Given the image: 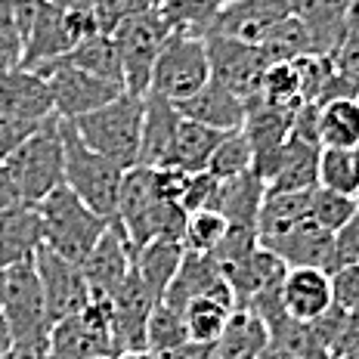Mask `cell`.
I'll return each instance as SVG.
<instances>
[{
    "label": "cell",
    "instance_id": "cell-1",
    "mask_svg": "<svg viewBox=\"0 0 359 359\" xmlns=\"http://www.w3.org/2000/svg\"><path fill=\"white\" fill-rule=\"evenodd\" d=\"M0 276H4L0 316H4L6 332H10L13 359H47L53 319H50L47 304H43L34 260L6 266Z\"/></svg>",
    "mask_w": 359,
    "mask_h": 359
},
{
    "label": "cell",
    "instance_id": "cell-2",
    "mask_svg": "<svg viewBox=\"0 0 359 359\" xmlns=\"http://www.w3.org/2000/svg\"><path fill=\"white\" fill-rule=\"evenodd\" d=\"M115 220L127 233L130 248H143L152 238H183L186 211L177 201L158 196L152 183V168H133L124 170L121 186H118V205Z\"/></svg>",
    "mask_w": 359,
    "mask_h": 359
},
{
    "label": "cell",
    "instance_id": "cell-3",
    "mask_svg": "<svg viewBox=\"0 0 359 359\" xmlns=\"http://www.w3.org/2000/svg\"><path fill=\"white\" fill-rule=\"evenodd\" d=\"M59 121H62V118L53 111L37 130H32L16 149H10V152L0 158L19 192V201L37 205L47 192H53L56 186L62 183L65 149H62Z\"/></svg>",
    "mask_w": 359,
    "mask_h": 359
},
{
    "label": "cell",
    "instance_id": "cell-4",
    "mask_svg": "<svg viewBox=\"0 0 359 359\" xmlns=\"http://www.w3.org/2000/svg\"><path fill=\"white\" fill-rule=\"evenodd\" d=\"M37 214H41L43 248L72 264H81L109 226V217L87 208L65 183H59L53 192L37 201Z\"/></svg>",
    "mask_w": 359,
    "mask_h": 359
},
{
    "label": "cell",
    "instance_id": "cell-5",
    "mask_svg": "<svg viewBox=\"0 0 359 359\" xmlns=\"http://www.w3.org/2000/svg\"><path fill=\"white\" fill-rule=\"evenodd\" d=\"M74 130L93 152L106 155L118 168H133L140 152V130H143V96L121 93L106 106L72 118Z\"/></svg>",
    "mask_w": 359,
    "mask_h": 359
},
{
    "label": "cell",
    "instance_id": "cell-6",
    "mask_svg": "<svg viewBox=\"0 0 359 359\" xmlns=\"http://www.w3.org/2000/svg\"><path fill=\"white\" fill-rule=\"evenodd\" d=\"M59 130H62V149H65L62 183L69 186L87 208H93L96 214L111 220V217H115L118 186H121L124 168H118L106 155L93 152V149L78 137V130H74V124L69 118L59 121Z\"/></svg>",
    "mask_w": 359,
    "mask_h": 359
},
{
    "label": "cell",
    "instance_id": "cell-7",
    "mask_svg": "<svg viewBox=\"0 0 359 359\" xmlns=\"http://www.w3.org/2000/svg\"><path fill=\"white\" fill-rule=\"evenodd\" d=\"M53 115L50 84L34 69L0 72V158Z\"/></svg>",
    "mask_w": 359,
    "mask_h": 359
},
{
    "label": "cell",
    "instance_id": "cell-8",
    "mask_svg": "<svg viewBox=\"0 0 359 359\" xmlns=\"http://www.w3.org/2000/svg\"><path fill=\"white\" fill-rule=\"evenodd\" d=\"M208 78H211V62H208L205 37L189 32H170L155 56L149 93L168 102H183L198 87H205Z\"/></svg>",
    "mask_w": 359,
    "mask_h": 359
},
{
    "label": "cell",
    "instance_id": "cell-9",
    "mask_svg": "<svg viewBox=\"0 0 359 359\" xmlns=\"http://www.w3.org/2000/svg\"><path fill=\"white\" fill-rule=\"evenodd\" d=\"M93 32L96 28H93V16H90V6L59 10V6L43 0L32 19V28H28L19 69H37L43 62H53V59L69 53L81 37Z\"/></svg>",
    "mask_w": 359,
    "mask_h": 359
},
{
    "label": "cell",
    "instance_id": "cell-10",
    "mask_svg": "<svg viewBox=\"0 0 359 359\" xmlns=\"http://www.w3.org/2000/svg\"><path fill=\"white\" fill-rule=\"evenodd\" d=\"M170 34V28L164 25L155 6H146L137 16L118 25V32L111 34L121 59V74H124V90L127 93L146 96L149 93V78H152V65L158 56L164 37Z\"/></svg>",
    "mask_w": 359,
    "mask_h": 359
},
{
    "label": "cell",
    "instance_id": "cell-11",
    "mask_svg": "<svg viewBox=\"0 0 359 359\" xmlns=\"http://www.w3.org/2000/svg\"><path fill=\"white\" fill-rule=\"evenodd\" d=\"M111 301L93 297L81 313L53 323L47 359H93L111 356Z\"/></svg>",
    "mask_w": 359,
    "mask_h": 359
},
{
    "label": "cell",
    "instance_id": "cell-12",
    "mask_svg": "<svg viewBox=\"0 0 359 359\" xmlns=\"http://www.w3.org/2000/svg\"><path fill=\"white\" fill-rule=\"evenodd\" d=\"M34 72H41L50 84V96H53V111L59 118H78L87 111L106 106L109 100H115L121 93V84H111L106 78H96L84 69H74V65L53 59V62L37 65Z\"/></svg>",
    "mask_w": 359,
    "mask_h": 359
},
{
    "label": "cell",
    "instance_id": "cell-13",
    "mask_svg": "<svg viewBox=\"0 0 359 359\" xmlns=\"http://www.w3.org/2000/svg\"><path fill=\"white\" fill-rule=\"evenodd\" d=\"M208 43V62H211V78L226 84L233 93L242 96L245 109L260 106V81L266 72V59L257 47L233 37L205 34Z\"/></svg>",
    "mask_w": 359,
    "mask_h": 359
},
{
    "label": "cell",
    "instance_id": "cell-14",
    "mask_svg": "<svg viewBox=\"0 0 359 359\" xmlns=\"http://www.w3.org/2000/svg\"><path fill=\"white\" fill-rule=\"evenodd\" d=\"M34 269L37 279H41L43 304H47V313L53 323L72 316V313H81L93 301L84 273H81V264H72V260L59 257V254L41 245L34 254Z\"/></svg>",
    "mask_w": 359,
    "mask_h": 359
},
{
    "label": "cell",
    "instance_id": "cell-15",
    "mask_svg": "<svg viewBox=\"0 0 359 359\" xmlns=\"http://www.w3.org/2000/svg\"><path fill=\"white\" fill-rule=\"evenodd\" d=\"M130 266H133V248L127 242V233L121 229V223L111 217L106 233L100 236V242L81 260V273H84V279L90 285V294L111 297L127 279Z\"/></svg>",
    "mask_w": 359,
    "mask_h": 359
},
{
    "label": "cell",
    "instance_id": "cell-16",
    "mask_svg": "<svg viewBox=\"0 0 359 359\" xmlns=\"http://www.w3.org/2000/svg\"><path fill=\"white\" fill-rule=\"evenodd\" d=\"M285 16H291L288 0H236V4L217 6L205 34L233 37V41L260 47V41L269 34V28Z\"/></svg>",
    "mask_w": 359,
    "mask_h": 359
},
{
    "label": "cell",
    "instance_id": "cell-17",
    "mask_svg": "<svg viewBox=\"0 0 359 359\" xmlns=\"http://www.w3.org/2000/svg\"><path fill=\"white\" fill-rule=\"evenodd\" d=\"M196 297H214V301H220L226 306H236L233 288H229L220 264H217L211 254L183 251V260H180L174 279H170L168 291H164V301L170 306H177V310H183Z\"/></svg>",
    "mask_w": 359,
    "mask_h": 359
},
{
    "label": "cell",
    "instance_id": "cell-18",
    "mask_svg": "<svg viewBox=\"0 0 359 359\" xmlns=\"http://www.w3.org/2000/svg\"><path fill=\"white\" fill-rule=\"evenodd\" d=\"M282 310L297 323H313L334 306L332 276L323 266H288L279 285Z\"/></svg>",
    "mask_w": 359,
    "mask_h": 359
},
{
    "label": "cell",
    "instance_id": "cell-19",
    "mask_svg": "<svg viewBox=\"0 0 359 359\" xmlns=\"http://www.w3.org/2000/svg\"><path fill=\"white\" fill-rule=\"evenodd\" d=\"M220 269H223V276H226L229 288H233L236 306H248L251 301H257L260 294L279 288L282 285V276H285L288 266L282 264V260L276 257L269 248L257 245V248H254L251 254H245L242 260L226 264Z\"/></svg>",
    "mask_w": 359,
    "mask_h": 359
},
{
    "label": "cell",
    "instance_id": "cell-20",
    "mask_svg": "<svg viewBox=\"0 0 359 359\" xmlns=\"http://www.w3.org/2000/svg\"><path fill=\"white\" fill-rule=\"evenodd\" d=\"M174 106L183 118L208 124L214 130H238L245 124V115H248L242 96L214 78H208L205 87H198L192 96H186L183 102H174Z\"/></svg>",
    "mask_w": 359,
    "mask_h": 359
},
{
    "label": "cell",
    "instance_id": "cell-21",
    "mask_svg": "<svg viewBox=\"0 0 359 359\" xmlns=\"http://www.w3.org/2000/svg\"><path fill=\"white\" fill-rule=\"evenodd\" d=\"M180 111L174 102L161 100L155 93L143 96V130H140V168H161L170 158V146H174V133L180 124Z\"/></svg>",
    "mask_w": 359,
    "mask_h": 359
},
{
    "label": "cell",
    "instance_id": "cell-22",
    "mask_svg": "<svg viewBox=\"0 0 359 359\" xmlns=\"http://www.w3.org/2000/svg\"><path fill=\"white\" fill-rule=\"evenodd\" d=\"M41 245H43V229L37 205L19 201V205L0 211V269L34 260Z\"/></svg>",
    "mask_w": 359,
    "mask_h": 359
},
{
    "label": "cell",
    "instance_id": "cell-23",
    "mask_svg": "<svg viewBox=\"0 0 359 359\" xmlns=\"http://www.w3.org/2000/svg\"><path fill=\"white\" fill-rule=\"evenodd\" d=\"M288 10L306 28L313 53L332 56L347 37V28H344L347 0H288Z\"/></svg>",
    "mask_w": 359,
    "mask_h": 359
},
{
    "label": "cell",
    "instance_id": "cell-24",
    "mask_svg": "<svg viewBox=\"0 0 359 359\" xmlns=\"http://www.w3.org/2000/svg\"><path fill=\"white\" fill-rule=\"evenodd\" d=\"M332 236L328 229H323L319 223H313L310 217H304L301 223L282 233L279 238L266 242L264 248H269L285 266H323L328 264L332 254Z\"/></svg>",
    "mask_w": 359,
    "mask_h": 359
},
{
    "label": "cell",
    "instance_id": "cell-25",
    "mask_svg": "<svg viewBox=\"0 0 359 359\" xmlns=\"http://www.w3.org/2000/svg\"><path fill=\"white\" fill-rule=\"evenodd\" d=\"M266 347H269V328L248 306H233L220 338L214 341V350L220 359H257Z\"/></svg>",
    "mask_w": 359,
    "mask_h": 359
},
{
    "label": "cell",
    "instance_id": "cell-26",
    "mask_svg": "<svg viewBox=\"0 0 359 359\" xmlns=\"http://www.w3.org/2000/svg\"><path fill=\"white\" fill-rule=\"evenodd\" d=\"M319 143L291 137L279 155L273 177L266 180V192H301V189H316V168H319Z\"/></svg>",
    "mask_w": 359,
    "mask_h": 359
},
{
    "label": "cell",
    "instance_id": "cell-27",
    "mask_svg": "<svg viewBox=\"0 0 359 359\" xmlns=\"http://www.w3.org/2000/svg\"><path fill=\"white\" fill-rule=\"evenodd\" d=\"M264 198H266V183L254 174V170H245V174H238V177L220 180L211 208L226 217V223L257 226V214H260Z\"/></svg>",
    "mask_w": 359,
    "mask_h": 359
},
{
    "label": "cell",
    "instance_id": "cell-28",
    "mask_svg": "<svg viewBox=\"0 0 359 359\" xmlns=\"http://www.w3.org/2000/svg\"><path fill=\"white\" fill-rule=\"evenodd\" d=\"M183 251L186 248L180 238H152L143 248L133 251V269H137V276L143 279V285L152 291L155 301L164 297L180 260H183Z\"/></svg>",
    "mask_w": 359,
    "mask_h": 359
},
{
    "label": "cell",
    "instance_id": "cell-29",
    "mask_svg": "<svg viewBox=\"0 0 359 359\" xmlns=\"http://www.w3.org/2000/svg\"><path fill=\"white\" fill-rule=\"evenodd\" d=\"M310 198L313 189H301V192H266L264 205L257 214V238L260 245L273 242L282 233H288L294 223H301L310 214Z\"/></svg>",
    "mask_w": 359,
    "mask_h": 359
},
{
    "label": "cell",
    "instance_id": "cell-30",
    "mask_svg": "<svg viewBox=\"0 0 359 359\" xmlns=\"http://www.w3.org/2000/svg\"><path fill=\"white\" fill-rule=\"evenodd\" d=\"M223 133H226V130H214V127H208V124L189 121V118H180L168 164H174V168L186 170V174L205 170L208 168V158H211L214 146L220 143Z\"/></svg>",
    "mask_w": 359,
    "mask_h": 359
},
{
    "label": "cell",
    "instance_id": "cell-31",
    "mask_svg": "<svg viewBox=\"0 0 359 359\" xmlns=\"http://www.w3.org/2000/svg\"><path fill=\"white\" fill-rule=\"evenodd\" d=\"M62 62L74 65V69H84L96 78H106L111 84H121L124 87V74H121V59H118V50H115V41L109 34H87L81 37L78 43L69 50L65 56H59Z\"/></svg>",
    "mask_w": 359,
    "mask_h": 359
},
{
    "label": "cell",
    "instance_id": "cell-32",
    "mask_svg": "<svg viewBox=\"0 0 359 359\" xmlns=\"http://www.w3.org/2000/svg\"><path fill=\"white\" fill-rule=\"evenodd\" d=\"M319 146H359V96H338L319 106Z\"/></svg>",
    "mask_w": 359,
    "mask_h": 359
},
{
    "label": "cell",
    "instance_id": "cell-33",
    "mask_svg": "<svg viewBox=\"0 0 359 359\" xmlns=\"http://www.w3.org/2000/svg\"><path fill=\"white\" fill-rule=\"evenodd\" d=\"M316 183L323 189H334L344 196H353L359 189V155L356 146H323L319 149V168H316Z\"/></svg>",
    "mask_w": 359,
    "mask_h": 359
},
{
    "label": "cell",
    "instance_id": "cell-34",
    "mask_svg": "<svg viewBox=\"0 0 359 359\" xmlns=\"http://www.w3.org/2000/svg\"><path fill=\"white\" fill-rule=\"evenodd\" d=\"M189 341V332H186V319L183 310L170 306L168 301H155L152 310H149L146 319V350L152 353H161V350L180 347V344Z\"/></svg>",
    "mask_w": 359,
    "mask_h": 359
},
{
    "label": "cell",
    "instance_id": "cell-35",
    "mask_svg": "<svg viewBox=\"0 0 359 359\" xmlns=\"http://www.w3.org/2000/svg\"><path fill=\"white\" fill-rule=\"evenodd\" d=\"M260 53L266 62H294L297 56L313 53L310 50V34L294 16H285L269 28V34L260 41Z\"/></svg>",
    "mask_w": 359,
    "mask_h": 359
},
{
    "label": "cell",
    "instance_id": "cell-36",
    "mask_svg": "<svg viewBox=\"0 0 359 359\" xmlns=\"http://www.w3.org/2000/svg\"><path fill=\"white\" fill-rule=\"evenodd\" d=\"M254 164V155H251V143L248 137L238 130H226L220 137V143L214 146L211 158H208V174H214L217 180H229V177H238L245 170H251Z\"/></svg>",
    "mask_w": 359,
    "mask_h": 359
},
{
    "label": "cell",
    "instance_id": "cell-37",
    "mask_svg": "<svg viewBox=\"0 0 359 359\" xmlns=\"http://www.w3.org/2000/svg\"><path fill=\"white\" fill-rule=\"evenodd\" d=\"M155 10H158V16L170 32H189L205 37L217 13V4L214 0H161Z\"/></svg>",
    "mask_w": 359,
    "mask_h": 359
},
{
    "label": "cell",
    "instance_id": "cell-38",
    "mask_svg": "<svg viewBox=\"0 0 359 359\" xmlns=\"http://www.w3.org/2000/svg\"><path fill=\"white\" fill-rule=\"evenodd\" d=\"M233 306L214 301V297H196L183 306V319H186V332H189V341H201V344H214L220 338L223 325H226V316Z\"/></svg>",
    "mask_w": 359,
    "mask_h": 359
},
{
    "label": "cell",
    "instance_id": "cell-39",
    "mask_svg": "<svg viewBox=\"0 0 359 359\" xmlns=\"http://www.w3.org/2000/svg\"><path fill=\"white\" fill-rule=\"evenodd\" d=\"M260 102L276 109H297L301 106V78L294 62H269L260 81Z\"/></svg>",
    "mask_w": 359,
    "mask_h": 359
},
{
    "label": "cell",
    "instance_id": "cell-40",
    "mask_svg": "<svg viewBox=\"0 0 359 359\" xmlns=\"http://www.w3.org/2000/svg\"><path fill=\"white\" fill-rule=\"evenodd\" d=\"M226 217L214 208H201V211L186 214V226H183V248L196 251V254H211L220 245L223 233H226Z\"/></svg>",
    "mask_w": 359,
    "mask_h": 359
},
{
    "label": "cell",
    "instance_id": "cell-41",
    "mask_svg": "<svg viewBox=\"0 0 359 359\" xmlns=\"http://www.w3.org/2000/svg\"><path fill=\"white\" fill-rule=\"evenodd\" d=\"M356 198L353 196H344V192H334V189H323V186H316L313 189V198H310V220L319 223L323 229L328 233H334V229H341L344 223L350 220V217L356 214Z\"/></svg>",
    "mask_w": 359,
    "mask_h": 359
},
{
    "label": "cell",
    "instance_id": "cell-42",
    "mask_svg": "<svg viewBox=\"0 0 359 359\" xmlns=\"http://www.w3.org/2000/svg\"><path fill=\"white\" fill-rule=\"evenodd\" d=\"M146 0H93L90 4V16H93V28L100 34H115L118 25L137 16L140 10H146Z\"/></svg>",
    "mask_w": 359,
    "mask_h": 359
},
{
    "label": "cell",
    "instance_id": "cell-43",
    "mask_svg": "<svg viewBox=\"0 0 359 359\" xmlns=\"http://www.w3.org/2000/svg\"><path fill=\"white\" fill-rule=\"evenodd\" d=\"M260 245L257 238V226H242V223H229L226 233H223L220 245L211 251V257L217 260L220 266L226 264H236V260H242L245 254H251L254 248Z\"/></svg>",
    "mask_w": 359,
    "mask_h": 359
},
{
    "label": "cell",
    "instance_id": "cell-44",
    "mask_svg": "<svg viewBox=\"0 0 359 359\" xmlns=\"http://www.w3.org/2000/svg\"><path fill=\"white\" fill-rule=\"evenodd\" d=\"M356 260H359V208L341 229H334L325 273H332V269H338V266H347V264H356Z\"/></svg>",
    "mask_w": 359,
    "mask_h": 359
},
{
    "label": "cell",
    "instance_id": "cell-45",
    "mask_svg": "<svg viewBox=\"0 0 359 359\" xmlns=\"http://www.w3.org/2000/svg\"><path fill=\"white\" fill-rule=\"evenodd\" d=\"M217 186H220V180H217L214 174H208V170H196V174H189L183 196H180V208H183L186 214L201 211V208H211Z\"/></svg>",
    "mask_w": 359,
    "mask_h": 359
},
{
    "label": "cell",
    "instance_id": "cell-46",
    "mask_svg": "<svg viewBox=\"0 0 359 359\" xmlns=\"http://www.w3.org/2000/svg\"><path fill=\"white\" fill-rule=\"evenodd\" d=\"M332 301L338 310H353L359 304V260L332 269Z\"/></svg>",
    "mask_w": 359,
    "mask_h": 359
},
{
    "label": "cell",
    "instance_id": "cell-47",
    "mask_svg": "<svg viewBox=\"0 0 359 359\" xmlns=\"http://www.w3.org/2000/svg\"><path fill=\"white\" fill-rule=\"evenodd\" d=\"M332 65L334 74L347 81L353 87V93L359 96V34H347L338 43V50L332 53Z\"/></svg>",
    "mask_w": 359,
    "mask_h": 359
},
{
    "label": "cell",
    "instance_id": "cell-48",
    "mask_svg": "<svg viewBox=\"0 0 359 359\" xmlns=\"http://www.w3.org/2000/svg\"><path fill=\"white\" fill-rule=\"evenodd\" d=\"M22 47H25V41H22L16 22H13L4 10H0V72L19 69V62H22Z\"/></svg>",
    "mask_w": 359,
    "mask_h": 359
},
{
    "label": "cell",
    "instance_id": "cell-49",
    "mask_svg": "<svg viewBox=\"0 0 359 359\" xmlns=\"http://www.w3.org/2000/svg\"><path fill=\"white\" fill-rule=\"evenodd\" d=\"M41 4H43V0H0V10L16 22L22 41L28 37V28H32V19H34V13H37V6H41Z\"/></svg>",
    "mask_w": 359,
    "mask_h": 359
},
{
    "label": "cell",
    "instance_id": "cell-50",
    "mask_svg": "<svg viewBox=\"0 0 359 359\" xmlns=\"http://www.w3.org/2000/svg\"><path fill=\"white\" fill-rule=\"evenodd\" d=\"M155 359H220L214 350V344H201V341H186L180 347L161 350V353H152Z\"/></svg>",
    "mask_w": 359,
    "mask_h": 359
},
{
    "label": "cell",
    "instance_id": "cell-51",
    "mask_svg": "<svg viewBox=\"0 0 359 359\" xmlns=\"http://www.w3.org/2000/svg\"><path fill=\"white\" fill-rule=\"evenodd\" d=\"M13 205H19V192H16V186H13L10 174H6L4 161H0V211H6V208H13Z\"/></svg>",
    "mask_w": 359,
    "mask_h": 359
},
{
    "label": "cell",
    "instance_id": "cell-52",
    "mask_svg": "<svg viewBox=\"0 0 359 359\" xmlns=\"http://www.w3.org/2000/svg\"><path fill=\"white\" fill-rule=\"evenodd\" d=\"M344 28H347V34H359V0H347V13H344Z\"/></svg>",
    "mask_w": 359,
    "mask_h": 359
},
{
    "label": "cell",
    "instance_id": "cell-53",
    "mask_svg": "<svg viewBox=\"0 0 359 359\" xmlns=\"http://www.w3.org/2000/svg\"><path fill=\"white\" fill-rule=\"evenodd\" d=\"M257 359H301V356H294V353H288V350L273 347V344H269V347H266V350H264V353H260Z\"/></svg>",
    "mask_w": 359,
    "mask_h": 359
},
{
    "label": "cell",
    "instance_id": "cell-54",
    "mask_svg": "<svg viewBox=\"0 0 359 359\" xmlns=\"http://www.w3.org/2000/svg\"><path fill=\"white\" fill-rule=\"evenodd\" d=\"M10 350H13V344H10V332H6V323H4V316H0V359L10 356Z\"/></svg>",
    "mask_w": 359,
    "mask_h": 359
},
{
    "label": "cell",
    "instance_id": "cell-55",
    "mask_svg": "<svg viewBox=\"0 0 359 359\" xmlns=\"http://www.w3.org/2000/svg\"><path fill=\"white\" fill-rule=\"evenodd\" d=\"M111 359H155L152 356V350H124V353H115V356H111Z\"/></svg>",
    "mask_w": 359,
    "mask_h": 359
},
{
    "label": "cell",
    "instance_id": "cell-56",
    "mask_svg": "<svg viewBox=\"0 0 359 359\" xmlns=\"http://www.w3.org/2000/svg\"><path fill=\"white\" fill-rule=\"evenodd\" d=\"M47 4L59 6V10H78V6H90L93 0H47Z\"/></svg>",
    "mask_w": 359,
    "mask_h": 359
},
{
    "label": "cell",
    "instance_id": "cell-57",
    "mask_svg": "<svg viewBox=\"0 0 359 359\" xmlns=\"http://www.w3.org/2000/svg\"><path fill=\"white\" fill-rule=\"evenodd\" d=\"M344 359H359V347L353 350V353H347V356H344Z\"/></svg>",
    "mask_w": 359,
    "mask_h": 359
},
{
    "label": "cell",
    "instance_id": "cell-58",
    "mask_svg": "<svg viewBox=\"0 0 359 359\" xmlns=\"http://www.w3.org/2000/svg\"><path fill=\"white\" fill-rule=\"evenodd\" d=\"M217 6H226V4H236V0H214Z\"/></svg>",
    "mask_w": 359,
    "mask_h": 359
},
{
    "label": "cell",
    "instance_id": "cell-59",
    "mask_svg": "<svg viewBox=\"0 0 359 359\" xmlns=\"http://www.w3.org/2000/svg\"><path fill=\"white\" fill-rule=\"evenodd\" d=\"M146 4H149V6H158V4H161V0H146Z\"/></svg>",
    "mask_w": 359,
    "mask_h": 359
},
{
    "label": "cell",
    "instance_id": "cell-60",
    "mask_svg": "<svg viewBox=\"0 0 359 359\" xmlns=\"http://www.w3.org/2000/svg\"><path fill=\"white\" fill-rule=\"evenodd\" d=\"M0 273H4V269H0ZM0 291H4V276H0Z\"/></svg>",
    "mask_w": 359,
    "mask_h": 359
},
{
    "label": "cell",
    "instance_id": "cell-61",
    "mask_svg": "<svg viewBox=\"0 0 359 359\" xmlns=\"http://www.w3.org/2000/svg\"><path fill=\"white\" fill-rule=\"evenodd\" d=\"M93 359H111V356H93Z\"/></svg>",
    "mask_w": 359,
    "mask_h": 359
},
{
    "label": "cell",
    "instance_id": "cell-62",
    "mask_svg": "<svg viewBox=\"0 0 359 359\" xmlns=\"http://www.w3.org/2000/svg\"><path fill=\"white\" fill-rule=\"evenodd\" d=\"M356 205H359V189H356Z\"/></svg>",
    "mask_w": 359,
    "mask_h": 359
},
{
    "label": "cell",
    "instance_id": "cell-63",
    "mask_svg": "<svg viewBox=\"0 0 359 359\" xmlns=\"http://www.w3.org/2000/svg\"><path fill=\"white\" fill-rule=\"evenodd\" d=\"M4 359H13V353H10V356H4Z\"/></svg>",
    "mask_w": 359,
    "mask_h": 359
},
{
    "label": "cell",
    "instance_id": "cell-64",
    "mask_svg": "<svg viewBox=\"0 0 359 359\" xmlns=\"http://www.w3.org/2000/svg\"><path fill=\"white\" fill-rule=\"evenodd\" d=\"M356 155H359V146H356Z\"/></svg>",
    "mask_w": 359,
    "mask_h": 359
}]
</instances>
